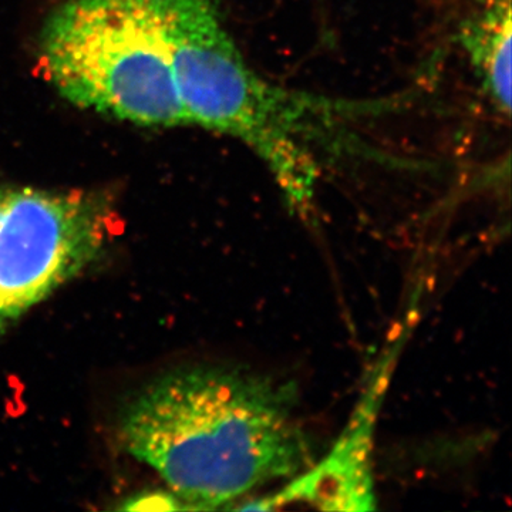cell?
Segmentation results:
<instances>
[{
    "instance_id": "4",
    "label": "cell",
    "mask_w": 512,
    "mask_h": 512,
    "mask_svg": "<svg viewBox=\"0 0 512 512\" xmlns=\"http://www.w3.org/2000/svg\"><path fill=\"white\" fill-rule=\"evenodd\" d=\"M111 218L94 192L0 184V333L99 258Z\"/></svg>"
},
{
    "instance_id": "6",
    "label": "cell",
    "mask_w": 512,
    "mask_h": 512,
    "mask_svg": "<svg viewBox=\"0 0 512 512\" xmlns=\"http://www.w3.org/2000/svg\"><path fill=\"white\" fill-rule=\"evenodd\" d=\"M448 36L491 106L511 111V0H453Z\"/></svg>"
},
{
    "instance_id": "3",
    "label": "cell",
    "mask_w": 512,
    "mask_h": 512,
    "mask_svg": "<svg viewBox=\"0 0 512 512\" xmlns=\"http://www.w3.org/2000/svg\"><path fill=\"white\" fill-rule=\"evenodd\" d=\"M39 53L47 80L77 107L138 126H188L163 0H64Z\"/></svg>"
},
{
    "instance_id": "1",
    "label": "cell",
    "mask_w": 512,
    "mask_h": 512,
    "mask_svg": "<svg viewBox=\"0 0 512 512\" xmlns=\"http://www.w3.org/2000/svg\"><path fill=\"white\" fill-rule=\"evenodd\" d=\"M298 389L242 367H183L151 380L120 414L128 453L185 508L217 510L313 464Z\"/></svg>"
},
{
    "instance_id": "5",
    "label": "cell",
    "mask_w": 512,
    "mask_h": 512,
    "mask_svg": "<svg viewBox=\"0 0 512 512\" xmlns=\"http://www.w3.org/2000/svg\"><path fill=\"white\" fill-rule=\"evenodd\" d=\"M382 380L376 379L367 392L362 409L357 410L349 429L325 460L312 464L282 488L245 510H276L291 503H306L326 511L375 510V483L372 473L373 429L376 402Z\"/></svg>"
},
{
    "instance_id": "7",
    "label": "cell",
    "mask_w": 512,
    "mask_h": 512,
    "mask_svg": "<svg viewBox=\"0 0 512 512\" xmlns=\"http://www.w3.org/2000/svg\"><path fill=\"white\" fill-rule=\"evenodd\" d=\"M183 501L173 493H148L128 500L121 510H181Z\"/></svg>"
},
{
    "instance_id": "2",
    "label": "cell",
    "mask_w": 512,
    "mask_h": 512,
    "mask_svg": "<svg viewBox=\"0 0 512 512\" xmlns=\"http://www.w3.org/2000/svg\"><path fill=\"white\" fill-rule=\"evenodd\" d=\"M164 10L188 126L241 141L271 171L289 207L309 217L319 178L312 143L357 104L289 92L259 76L215 0H164Z\"/></svg>"
}]
</instances>
